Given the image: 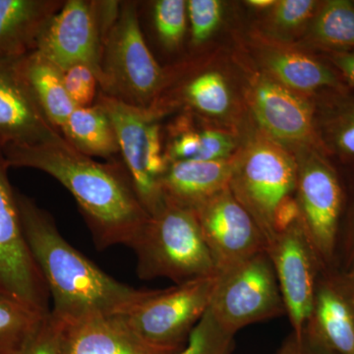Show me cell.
<instances>
[{
  "label": "cell",
  "mask_w": 354,
  "mask_h": 354,
  "mask_svg": "<svg viewBox=\"0 0 354 354\" xmlns=\"http://www.w3.org/2000/svg\"><path fill=\"white\" fill-rule=\"evenodd\" d=\"M7 167H31L50 174L73 195L100 249L129 246L149 218L124 165L101 164L68 142L2 147Z\"/></svg>",
  "instance_id": "1"
},
{
  "label": "cell",
  "mask_w": 354,
  "mask_h": 354,
  "mask_svg": "<svg viewBox=\"0 0 354 354\" xmlns=\"http://www.w3.org/2000/svg\"><path fill=\"white\" fill-rule=\"evenodd\" d=\"M16 195L26 241L53 298V318L122 316L152 295L111 278L65 241L46 211Z\"/></svg>",
  "instance_id": "2"
},
{
  "label": "cell",
  "mask_w": 354,
  "mask_h": 354,
  "mask_svg": "<svg viewBox=\"0 0 354 354\" xmlns=\"http://www.w3.org/2000/svg\"><path fill=\"white\" fill-rule=\"evenodd\" d=\"M129 247L142 279L165 278L176 286L216 274L194 211L167 203L149 216Z\"/></svg>",
  "instance_id": "3"
},
{
  "label": "cell",
  "mask_w": 354,
  "mask_h": 354,
  "mask_svg": "<svg viewBox=\"0 0 354 354\" xmlns=\"http://www.w3.org/2000/svg\"><path fill=\"white\" fill-rule=\"evenodd\" d=\"M104 94L138 108L158 94L165 72L147 46L134 2H122L120 15L102 44Z\"/></svg>",
  "instance_id": "4"
},
{
  "label": "cell",
  "mask_w": 354,
  "mask_h": 354,
  "mask_svg": "<svg viewBox=\"0 0 354 354\" xmlns=\"http://www.w3.org/2000/svg\"><path fill=\"white\" fill-rule=\"evenodd\" d=\"M209 310L232 335L251 324L286 314L276 272L266 251L216 274Z\"/></svg>",
  "instance_id": "5"
},
{
  "label": "cell",
  "mask_w": 354,
  "mask_h": 354,
  "mask_svg": "<svg viewBox=\"0 0 354 354\" xmlns=\"http://www.w3.org/2000/svg\"><path fill=\"white\" fill-rule=\"evenodd\" d=\"M297 165L283 147L260 137L235 162L230 188L264 235L267 248L274 239L272 216L279 203L297 188Z\"/></svg>",
  "instance_id": "6"
},
{
  "label": "cell",
  "mask_w": 354,
  "mask_h": 354,
  "mask_svg": "<svg viewBox=\"0 0 354 354\" xmlns=\"http://www.w3.org/2000/svg\"><path fill=\"white\" fill-rule=\"evenodd\" d=\"M216 276L153 290L121 317L147 344L179 353L209 308Z\"/></svg>",
  "instance_id": "7"
},
{
  "label": "cell",
  "mask_w": 354,
  "mask_h": 354,
  "mask_svg": "<svg viewBox=\"0 0 354 354\" xmlns=\"http://www.w3.org/2000/svg\"><path fill=\"white\" fill-rule=\"evenodd\" d=\"M7 169L0 145V293L48 314L50 292L26 241Z\"/></svg>",
  "instance_id": "8"
},
{
  "label": "cell",
  "mask_w": 354,
  "mask_h": 354,
  "mask_svg": "<svg viewBox=\"0 0 354 354\" xmlns=\"http://www.w3.org/2000/svg\"><path fill=\"white\" fill-rule=\"evenodd\" d=\"M216 274L267 251V242L230 186L193 209Z\"/></svg>",
  "instance_id": "9"
},
{
  "label": "cell",
  "mask_w": 354,
  "mask_h": 354,
  "mask_svg": "<svg viewBox=\"0 0 354 354\" xmlns=\"http://www.w3.org/2000/svg\"><path fill=\"white\" fill-rule=\"evenodd\" d=\"M300 223L321 266L334 258L342 206L339 179L325 160L317 155L297 165Z\"/></svg>",
  "instance_id": "10"
},
{
  "label": "cell",
  "mask_w": 354,
  "mask_h": 354,
  "mask_svg": "<svg viewBox=\"0 0 354 354\" xmlns=\"http://www.w3.org/2000/svg\"><path fill=\"white\" fill-rule=\"evenodd\" d=\"M62 72L88 65L102 80V38L95 1L68 0L44 26L36 50Z\"/></svg>",
  "instance_id": "11"
},
{
  "label": "cell",
  "mask_w": 354,
  "mask_h": 354,
  "mask_svg": "<svg viewBox=\"0 0 354 354\" xmlns=\"http://www.w3.org/2000/svg\"><path fill=\"white\" fill-rule=\"evenodd\" d=\"M266 252L276 272L292 333L301 337L313 309L321 265L300 221L277 234Z\"/></svg>",
  "instance_id": "12"
},
{
  "label": "cell",
  "mask_w": 354,
  "mask_h": 354,
  "mask_svg": "<svg viewBox=\"0 0 354 354\" xmlns=\"http://www.w3.org/2000/svg\"><path fill=\"white\" fill-rule=\"evenodd\" d=\"M23 57L0 58V145L67 143L37 99Z\"/></svg>",
  "instance_id": "13"
},
{
  "label": "cell",
  "mask_w": 354,
  "mask_h": 354,
  "mask_svg": "<svg viewBox=\"0 0 354 354\" xmlns=\"http://www.w3.org/2000/svg\"><path fill=\"white\" fill-rule=\"evenodd\" d=\"M95 104H99L113 123L123 165L143 208L149 216L158 214L165 202L158 181L148 171L149 140L155 120L148 109L138 108L102 93Z\"/></svg>",
  "instance_id": "14"
},
{
  "label": "cell",
  "mask_w": 354,
  "mask_h": 354,
  "mask_svg": "<svg viewBox=\"0 0 354 354\" xmlns=\"http://www.w3.org/2000/svg\"><path fill=\"white\" fill-rule=\"evenodd\" d=\"M53 319L57 326L59 354H178L147 344L121 316Z\"/></svg>",
  "instance_id": "15"
},
{
  "label": "cell",
  "mask_w": 354,
  "mask_h": 354,
  "mask_svg": "<svg viewBox=\"0 0 354 354\" xmlns=\"http://www.w3.org/2000/svg\"><path fill=\"white\" fill-rule=\"evenodd\" d=\"M305 337L328 354H354V304L339 281L317 283Z\"/></svg>",
  "instance_id": "16"
},
{
  "label": "cell",
  "mask_w": 354,
  "mask_h": 354,
  "mask_svg": "<svg viewBox=\"0 0 354 354\" xmlns=\"http://www.w3.org/2000/svg\"><path fill=\"white\" fill-rule=\"evenodd\" d=\"M256 118L274 139L306 142L313 133L312 109L308 102L272 79H258L251 91Z\"/></svg>",
  "instance_id": "17"
},
{
  "label": "cell",
  "mask_w": 354,
  "mask_h": 354,
  "mask_svg": "<svg viewBox=\"0 0 354 354\" xmlns=\"http://www.w3.org/2000/svg\"><path fill=\"white\" fill-rule=\"evenodd\" d=\"M234 160H178L169 165L160 184L165 202L194 209L230 186Z\"/></svg>",
  "instance_id": "18"
},
{
  "label": "cell",
  "mask_w": 354,
  "mask_h": 354,
  "mask_svg": "<svg viewBox=\"0 0 354 354\" xmlns=\"http://www.w3.org/2000/svg\"><path fill=\"white\" fill-rule=\"evenodd\" d=\"M57 0H0V58L36 50L39 35L64 6Z\"/></svg>",
  "instance_id": "19"
},
{
  "label": "cell",
  "mask_w": 354,
  "mask_h": 354,
  "mask_svg": "<svg viewBox=\"0 0 354 354\" xmlns=\"http://www.w3.org/2000/svg\"><path fill=\"white\" fill-rule=\"evenodd\" d=\"M62 133L70 145L88 157L111 158L120 153L113 123L99 104L74 109Z\"/></svg>",
  "instance_id": "20"
},
{
  "label": "cell",
  "mask_w": 354,
  "mask_h": 354,
  "mask_svg": "<svg viewBox=\"0 0 354 354\" xmlns=\"http://www.w3.org/2000/svg\"><path fill=\"white\" fill-rule=\"evenodd\" d=\"M23 68L44 113L62 132L77 108L67 94L62 72L37 51L23 57Z\"/></svg>",
  "instance_id": "21"
},
{
  "label": "cell",
  "mask_w": 354,
  "mask_h": 354,
  "mask_svg": "<svg viewBox=\"0 0 354 354\" xmlns=\"http://www.w3.org/2000/svg\"><path fill=\"white\" fill-rule=\"evenodd\" d=\"M267 62L272 75L288 88L311 92L317 88L339 85L332 70L302 53H274L268 57Z\"/></svg>",
  "instance_id": "22"
},
{
  "label": "cell",
  "mask_w": 354,
  "mask_h": 354,
  "mask_svg": "<svg viewBox=\"0 0 354 354\" xmlns=\"http://www.w3.org/2000/svg\"><path fill=\"white\" fill-rule=\"evenodd\" d=\"M48 314L0 293V354L22 353Z\"/></svg>",
  "instance_id": "23"
},
{
  "label": "cell",
  "mask_w": 354,
  "mask_h": 354,
  "mask_svg": "<svg viewBox=\"0 0 354 354\" xmlns=\"http://www.w3.org/2000/svg\"><path fill=\"white\" fill-rule=\"evenodd\" d=\"M311 36L321 46L354 48V6L346 0L326 2L311 26Z\"/></svg>",
  "instance_id": "24"
},
{
  "label": "cell",
  "mask_w": 354,
  "mask_h": 354,
  "mask_svg": "<svg viewBox=\"0 0 354 354\" xmlns=\"http://www.w3.org/2000/svg\"><path fill=\"white\" fill-rule=\"evenodd\" d=\"M185 94L194 108L209 115H221L230 108V91L225 79L216 72L193 79L186 87Z\"/></svg>",
  "instance_id": "25"
},
{
  "label": "cell",
  "mask_w": 354,
  "mask_h": 354,
  "mask_svg": "<svg viewBox=\"0 0 354 354\" xmlns=\"http://www.w3.org/2000/svg\"><path fill=\"white\" fill-rule=\"evenodd\" d=\"M234 337L221 327L208 308L178 354H232Z\"/></svg>",
  "instance_id": "26"
},
{
  "label": "cell",
  "mask_w": 354,
  "mask_h": 354,
  "mask_svg": "<svg viewBox=\"0 0 354 354\" xmlns=\"http://www.w3.org/2000/svg\"><path fill=\"white\" fill-rule=\"evenodd\" d=\"M187 6L183 0H160L153 8L156 28L160 39L167 48L181 43L186 29Z\"/></svg>",
  "instance_id": "27"
},
{
  "label": "cell",
  "mask_w": 354,
  "mask_h": 354,
  "mask_svg": "<svg viewBox=\"0 0 354 354\" xmlns=\"http://www.w3.org/2000/svg\"><path fill=\"white\" fill-rule=\"evenodd\" d=\"M62 78L67 94L77 108L93 106L99 80L88 65H73L62 72Z\"/></svg>",
  "instance_id": "28"
},
{
  "label": "cell",
  "mask_w": 354,
  "mask_h": 354,
  "mask_svg": "<svg viewBox=\"0 0 354 354\" xmlns=\"http://www.w3.org/2000/svg\"><path fill=\"white\" fill-rule=\"evenodd\" d=\"M192 39L199 44L209 38L221 21V3L218 0H190L186 2Z\"/></svg>",
  "instance_id": "29"
},
{
  "label": "cell",
  "mask_w": 354,
  "mask_h": 354,
  "mask_svg": "<svg viewBox=\"0 0 354 354\" xmlns=\"http://www.w3.org/2000/svg\"><path fill=\"white\" fill-rule=\"evenodd\" d=\"M317 6L312 0H283L274 4V23L283 29L304 24L313 15Z\"/></svg>",
  "instance_id": "30"
},
{
  "label": "cell",
  "mask_w": 354,
  "mask_h": 354,
  "mask_svg": "<svg viewBox=\"0 0 354 354\" xmlns=\"http://www.w3.org/2000/svg\"><path fill=\"white\" fill-rule=\"evenodd\" d=\"M200 151L195 160H227V156L234 150V142L227 134L206 130L200 133Z\"/></svg>",
  "instance_id": "31"
},
{
  "label": "cell",
  "mask_w": 354,
  "mask_h": 354,
  "mask_svg": "<svg viewBox=\"0 0 354 354\" xmlns=\"http://www.w3.org/2000/svg\"><path fill=\"white\" fill-rule=\"evenodd\" d=\"M21 354H59L57 322L50 313Z\"/></svg>",
  "instance_id": "32"
},
{
  "label": "cell",
  "mask_w": 354,
  "mask_h": 354,
  "mask_svg": "<svg viewBox=\"0 0 354 354\" xmlns=\"http://www.w3.org/2000/svg\"><path fill=\"white\" fill-rule=\"evenodd\" d=\"M330 133L335 148L344 155L354 157V106L335 118Z\"/></svg>",
  "instance_id": "33"
},
{
  "label": "cell",
  "mask_w": 354,
  "mask_h": 354,
  "mask_svg": "<svg viewBox=\"0 0 354 354\" xmlns=\"http://www.w3.org/2000/svg\"><path fill=\"white\" fill-rule=\"evenodd\" d=\"M299 218L300 211L297 200L293 199L291 196L286 197L279 203L272 216V230L274 236L295 225Z\"/></svg>",
  "instance_id": "34"
},
{
  "label": "cell",
  "mask_w": 354,
  "mask_h": 354,
  "mask_svg": "<svg viewBox=\"0 0 354 354\" xmlns=\"http://www.w3.org/2000/svg\"><path fill=\"white\" fill-rule=\"evenodd\" d=\"M200 134L194 131L183 133L178 138L174 140L171 148L172 162L178 160H194L200 151Z\"/></svg>",
  "instance_id": "35"
},
{
  "label": "cell",
  "mask_w": 354,
  "mask_h": 354,
  "mask_svg": "<svg viewBox=\"0 0 354 354\" xmlns=\"http://www.w3.org/2000/svg\"><path fill=\"white\" fill-rule=\"evenodd\" d=\"M274 354H328L311 344L305 335L298 337L291 333L283 346Z\"/></svg>",
  "instance_id": "36"
},
{
  "label": "cell",
  "mask_w": 354,
  "mask_h": 354,
  "mask_svg": "<svg viewBox=\"0 0 354 354\" xmlns=\"http://www.w3.org/2000/svg\"><path fill=\"white\" fill-rule=\"evenodd\" d=\"M332 60L349 82L354 85V53H335Z\"/></svg>",
  "instance_id": "37"
},
{
  "label": "cell",
  "mask_w": 354,
  "mask_h": 354,
  "mask_svg": "<svg viewBox=\"0 0 354 354\" xmlns=\"http://www.w3.org/2000/svg\"><path fill=\"white\" fill-rule=\"evenodd\" d=\"M339 285L344 288V290L354 299V259L353 264L351 266V271L344 276V279H339Z\"/></svg>",
  "instance_id": "38"
},
{
  "label": "cell",
  "mask_w": 354,
  "mask_h": 354,
  "mask_svg": "<svg viewBox=\"0 0 354 354\" xmlns=\"http://www.w3.org/2000/svg\"><path fill=\"white\" fill-rule=\"evenodd\" d=\"M248 3L257 8H267V7L274 6L277 2L274 0H250Z\"/></svg>",
  "instance_id": "39"
},
{
  "label": "cell",
  "mask_w": 354,
  "mask_h": 354,
  "mask_svg": "<svg viewBox=\"0 0 354 354\" xmlns=\"http://www.w3.org/2000/svg\"><path fill=\"white\" fill-rule=\"evenodd\" d=\"M351 244H353V246L354 248V223H353V239H351Z\"/></svg>",
  "instance_id": "40"
},
{
  "label": "cell",
  "mask_w": 354,
  "mask_h": 354,
  "mask_svg": "<svg viewBox=\"0 0 354 354\" xmlns=\"http://www.w3.org/2000/svg\"><path fill=\"white\" fill-rule=\"evenodd\" d=\"M351 299H353V298H351ZM353 304H354V299H353Z\"/></svg>",
  "instance_id": "41"
}]
</instances>
